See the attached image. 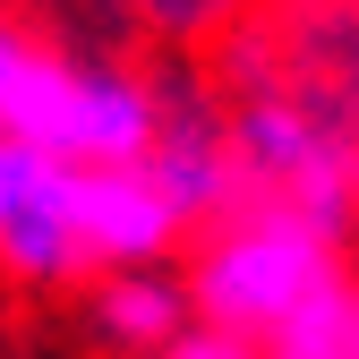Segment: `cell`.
Listing matches in <instances>:
<instances>
[{
  "label": "cell",
  "mask_w": 359,
  "mask_h": 359,
  "mask_svg": "<svg viewBox=\"0 0 359 359\" xmlns=\"http://www.w3.org/2000/svg\"><path fill=\"white\" fill-rule=\"evenodd\" d=\"M146 180L180 205V222H214L222 205H240V154H231V120H222V103L189 95V86H171V103H163V128H154V146L137 154Z\"/></svg>",
  "instance_id": "8992f818"
},
{
  "label": "cell",
  "mask_w": 359,
  "mask_h": 359,
  "mask_svg": "<svg viewBox=\"0 0 359 359\" xmlns=\"http://www.w3.org/2000/svg\"><path fill=\"white\" fill-rule=\"evenodd\" d=\"M0 274L26 291H69L86 283V240H77V163L0 137Z\"/></svg>",
  "instance_id": "277c9868"
},
{
  "label": "cell",
  "mask_w": 359,
  "mask_h": 359,
  "mask_svg": "<svg viewBox=\"0 0 359 359\" xmlns=\"http://www.w3.org/2000/svg\"><path fill=\"white\" fill-rule=\"evenodd\" d=\"M154 359H257V334H231V325H205V317H189Z\"/></svg>",
  "instance_id": "30bf717a"
},
{
  "label": "cell",
  "mask_w": 359,
  "mask_h": 359,
  "mask_svg": "<svg viewBox=\"0 0 359 359\" xmlns=\"http://www.w3.org/2000/svg\"><path fill=\"white\" fill-rule=\"evenodd\" d=\"M257 359H359V283H351V265L325 274L299 308H283L257 334Z\"/></svg>",
  "instance_id": "ba28073f"
},
{
  "label": "cell",
  "mask_w": 359,
  "mask_h": 359,
  "mask_svg": "<svg viewBox=\"0 0 359 359\" xmlns=\"http://www.w3.org/2000/svg\"><path fill=\"white\" fill-rule=\"evenodd\" d=\"M163 103L171 86L146 60L95 52L0 9V137L60 163H137L163 128Z\"/></svg>",
  "instance_id": "6da1fadb"
},
{
  "label": "cell",
  "mask_w": 359,
  "mask_h": 359,
  "mask_svg": "<svg viewBox=\"0 0 359 359\" xmlns=\"http://www.w3.org/2000/svg\"><path fill=\"white\" fill-rule=\"evenodd\" d=\"M0 9H9V0H0Z\"/></svg>",
  "instance_id": "7c38bea8"
},
{
  "label": "cell",
  "mask_w": 359,
  "mask_h": 359,
  "mask_svg": "<svg viewBox=\"0 0 359 359\" xmlns=\"http://www.w3.org/2000/svg\"><path fill=\"white\" fill-rule=\"evenodd\" d=\"M342 265H351V231H334V222L299 214V205H274V197H240L189 231L180 283H189V308L205 325L265 334L283 308H299Z\"/></svg>",
  "instance_id": "7a4b0ae2"
},
{
  "label": "cell",
  "mask_w": 359,
  "mask_h": 359,
  "mask_svg": "<svg viewBox=\"0 0 359 359\" xmlns=\"http://www.w3.org/2000/svg\"><path fill=\"white\" fill-rule=\"evenodd\" d=\"M77 240H86V265L111 274V265L180 257L189 248V222L146 180V163H77Z\"/></svg>",
  "instance_id": "5b68a950"
},
{
  "label": "cell",
  "mask_w": 359,
  "mask_h": 359,
  "mask_svg": "<svg viewBox=\"0 0 359 359\" xmlns=\"http://www.w3.org/2000/svg\"><path fill=\"white\" fill-rule=\"evenodd\" d=\"M189 283L180 265H111V274H86V325L111 359H154L180 325H189Z\"/></svg>",
  "instance_id": "52a82bcc"
},
{
  "label": "cell",
  "mask_w": 359,
  "mask_h": 359,
  "mask_svg": "<svg viewBox=\"0 0 359 359\" xmlns=\"http://www.w3.org/2000/svg\"><path fill=\"white\" fill-rule=\"evenodd\" d=\"M351 283H359V274H351Z\"/></svg>",
  "instance_id": "4fadbf2b"
},
{
  "label": "cell",
  "mask_w": 359,
  "mask_h": 359,
  "mask_svg": "<svg viewBox=\"0 0 359 359\" xmlns=\"http://www.w3.org/2000/svg\"><path fill=\"white\" fill-rule=\"evenodd\" d=\"M231 154H240V197H274L334 222V231H359V111L334 95H308V86H240L231 103Z\"/></svg>",
  "instance_id": "3957f363"
},
{
  "label": "cell",
  "mask_w": 359,
  "mask_h": 359,
  "mask_svg": "<svg viewBox=\"0 0 359 359\" xmlns=\"http://www.w3.org/2000/svg\"><path fill=\"white\" fill-rule=\"evenodd\" d=\"M120 26H137L154 43H205L222 18H231V0H111Z\"/></svg>",
  "instance_id": "9c48e42d"
},
{
  "label": "cell",
  "mask_w": 359,
  "mask_h": 359,
  "mask_svg": "<svg viewBox=\"0 0 359 359\" xmlns=\"http://www.w3.org/2000/svg\"><path fill=\"white\" fill-rule=\"evenodd\" d=\"M231 9H248V0H231Z\"/></svg>",
  "instance_id": "8fae6325"
}]
</instances>
